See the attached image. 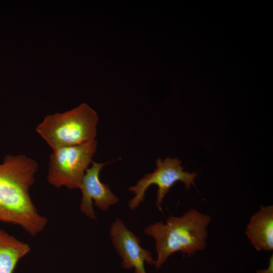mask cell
Segmentation results:
<instances>
[{"instance_id":"cell-1","label":"cell","mask_w":273,"mask_h":273,"mask_svg":"<svg viewBox=\"0 0 273 273\" xmlns=\"http://www.w3.org/2000/svg\"><path fill=\"white\" fill-rule=\"evenodd\" d=\"M37 169V162L24 155H7L0 164V222L19 225L32 236L48 221L38 214L29 192Z\"/></svg>"},{"instance_id":"cell-2","label":"cell","mask_w":273,"mask_h":273,"mask_svg":"<svg viewBox=\"0 0 273 273\" xmlns=\"http://www.w3.org/2000/svg\"><path fill=\"white\" fill-rule=\"evenodd\" d=\"M211 221L209 215L192 209L180 216L168 217L165 223L157 221L147 226L144 233L155 241L156 267L160 268L174 253L192 255L204 250L208 238L207 228Z\"/></svg>"},{"instance_id":"cell-3","label":"cell","mask_w":273,"mask_h":273,"mask_svg":"<svg viewBox=\"0 0 273 273\" xmlns=\"http://www.w3.org/2000/svg\"><path fill=\"white\" fill-rule=\"evenodd\" d=\"M98 120L96 112L82 103L69 111L46 116L35 130L53 150L95 141Z\"/></svg>"},{"instance_id":"cell-4","label":"cell","mask_w":273,"mask_h":273,"mask_svg":"<svg viewBox=\"0 0 273 273\" xmlns=\"http://www.w3.org/2000/svg\"><path fill=\"white\" fill-rule=\"evenodd\" d=\"M97 148L95 140L85 145L53 150L50 156L48 182L57 188L65 186L70 189H79Z\"/></svg>"},{"instance_id":"cell-5","label":"cell","mask_w":273,"mask_h":273,"mask_svg":"<svg viewBox=\"0 0 273 273\" xmlns=\"http://www.w3.org/2000/svg\"><path fill=\"white\" fill-rule=\"evenodd\" d=\"M178 158L167 157L164 160L158 158L156 169L153 172L146 174L136 184L128 188L134 196L128 203L129 208L133 210L144 201L145 194L151 185L158 187L156 206L160 208L165 196L177 181L182 182L186 190L195 186V180L198 173L185 171V167Z\"/></svg>"},{"instance_id":"cell-6","label":"cell","mask_w":273,"mask_h":273,"mask_svg":"<svg viewBox=\"0 0 273 273\" xmlns=\"http://www.w3.org/2000/svg\"><path fill=\"white\" fill-rule=\"evenodd\" d=\"M112 244L122 259V266L125 269H134V273H147L144 264H154L151 252L143 248L140 239L127 228L123 221L117 218L110 228Z\"/></svg>"},{"instance_id":"cell-7","label":"cell","mask_w":273,"mask_h":273,"mask_svg":"<svg viewBox=\"0 0 273 273\" xmlns=\"http://www.w3.org/2000/svg\"><path fill=\"white\" fill-rule=\"evenodd\" d=\"M112 162L102 163L93 161L92 166L85 171L79 188L82 192L80 209L90 218H96L93 208V200L95 206L103 211H107L111 206L119 201L109 185L103 183L99 176L102 168Z\"/></svg>"},{"instance_id":"cell-8","label":"cell","mask_w":273,"mask_h":273,"mask_svg":"<svg viewBox=\"0 0 273 273\" xmlns=\"http://www.w3.org/2000/svg\"><path fill=\"white\" fill-rule=\"evenodd\" d=\"M245 234L258 251L273 250V206H261L251 217Z\"/></svg>"},{"instance_id":"cell-9","label":"cell","mask_w":273,"mask_h":273,"mask_svg":"<svg viewBox=\"0 0 273 273\" xmlns=\"http://www.w3.org/2000/svg\"><path fill=\"white\" fill-rule=\"evenodd\" d=\"M30 251L28 244L0 229V273H13L19 261Z\"/></svg>"},{"instance_id":"cell-10","label":"cell","mask_w":273,"mask_h":273,"mask_svg":"<svg viewBox=\"0 0 273 273\" xmlns=\"http://www.w3.org/2000/svg\"><path fill=\"white\" fill-rule=\"evenodd\" d=\"M257 273H273V255L269 259V265L267 268L257 270Z\"/></svg>"}]
</instances>
